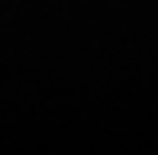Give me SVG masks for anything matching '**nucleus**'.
I'll use <instances>...</instances> for the list:
<instances>
[]
</instances>
